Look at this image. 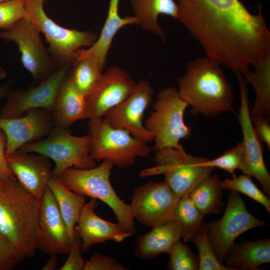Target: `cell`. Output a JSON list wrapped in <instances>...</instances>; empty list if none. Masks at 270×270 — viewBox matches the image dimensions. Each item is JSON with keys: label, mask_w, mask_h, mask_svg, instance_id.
<instances>
[{"label": "cell", "mask_w": 270, "mask_h": 270, "mask_svg": "<svg viewBox=\"0 0 270 270\" xmlns=\"http://www.w3.org/2000/svg\"><path fill=\"white\" fill-rule=\"evenodd\" d=\"M178 84L180 97L192 108L190 114L216 117L226 111L234 112L232 88L221 65L210 58L189 62Z\"/></svg>", "instance_id": "cell-1"}, {"label": "cell", "mask_w": 270, "mask_h": 270, "mask_svg": "<svg viewBox=\"0 0 270 270\" xmlns=\"http://www.w3.org/2000/svg\"><path fill=\"white\" fill-rule=\"evenodd\" d=\"M38 200L15 177L0 178V232L25 258L34 255Z\"/></svg>", "instance_id": "cell-2"}, {"label": "cell", "mask_w": 270, "mask_h": 270, "mask_svg": "<svg viewBox=\"0 0 270 270\" xmlns=\"http://www.w3.org/2000/svg\"><path fill=\"white\" fill-rule=\"evenodd\" d=\"M111 161L104 160L98 166L88 169L70 168L60 178L70 190L82 196L98 199L114 212L118 225L132 236L136 234L134 217L130 204L117 195L110 182Z\"/></svg>", "instance_id": "cell-3"}, {"label": "cell", "mask_w": 270, "mask_h": 270, "mask_svg": "<svg viewBox=\"0 0 270 270\" xmlns=\"http://www.w3.org/2000/svg\"><path fill=\"white\" fill-rule=\"evenodd\" d=\"M208 159L188 154L180 145L155 151L156 166L142 170V178L162 174L164 182L178 197L188 196L200 182L210 176L214 168L208 166Z\"/></svg>", "instance_id": "cell-4"}, {"label": "cell", "mask_w": 270, "mask_h": 270, "mask_svg": "<svg viewBox=\"0 0 270 270\" xmlns=\"http://www.w3.org/2000/svg\"><path fill=\"white\" fill-rule=\"evenodd\" d=\"M90 155L96 160H108L125 169L138 157L149 155L152 148L128 131L112 126L104 118H90L88 122Z\"/></svg>", "instance_id": "cell-5"}, {"label": "cell", "mask_w": 270, "mask_h": 270, "mask_svg": "<svg viewBox=\"0 0 270 270\" xmlns=\"http://www.w3.org/2000/svg\"><path fill=\"white\" fill-rule=\"evenodd\" d=\"M18 150L37 153L52 160L55 167L52 176L59 178L68 168L88 169L96 166L90 153L89 136H74L59 126H54L46 138L24 144Z\"/></svg>", "instance_id": "cell-6"}, {"label": "cell", "mask_w": 270, "mask_h": 270, "mask_svg": "<svg viewBox=\"0 0 270 270\" xmlns=\"http://www.w3.org/2000/svg\"><path fill=\"white\" fill-rule=\"evenodd\" d=\"M188 104L180 96L178 88L161 90L153 104L154 110L146 119L144 127L154 136V151L180 146V141L188 138L192 128L184 121Z\"/></svg>", "instance_id": "cell-7"}, {"label": "cell", "mask_w": 270, "mask_h": 270, "mask_svg": "<svg viewBox=\"0 0 270 270\" xmlns=\"http://www.w3.org/2000/svg\"><path fill=\"white\" fill-rule=\"evenodd\" d=\"M46 0H25V18L31 22L44 35L49 52L59 67L71 62L75 52L82 47H90L98 35L91 31L64 28L58 24L44 12Z\"/></svg>", "instance_id": "cell-8"}, {"label": "cell", "mask_w": 270, "mask_h": 270, "mask_svg": "<svg viewBox=\"0 0 270 270\" xmlns=\"http://www.w3.org/2000/svg\"><path fill=\"white\" fill-rule=\"evenodd\" d=\"M40 32L26 18L11 28L0 32V38L18 46L24 68L31 74L35 84L44 80L60 68L50 55L40 36Z\"/></svg>", "instance_id": "cell-9"}, {"label": "cell", "mask_w": 270, "mask_h": 270, "mask_svg": "<svg viewBox=\"0 0 270 270\" xmlns=\"http://www.w3.org/2000/svg\"><path fill=\"white\" fill-rule=\"evenodd\" d=\"M265 224L248 211L238 192L231 190L222 218L207 224L210 240L218 260L222 263L225 260L230 248L238 236Z\"/></svg>", "instance_id": "cell-10"}, {"label": "cell", "mask_w": 270, "mask_h": 270, "mask_svg": "<svg viewBox=\"0 0 270 270\" xmlns=\"http://www.w3.org/2000/svg\"><path fill=\"white\" fill-rule=\"evenodd\" d=\"M36 246L50 256L68 254L71 240L57 202L48 186L38 201Z\"/></svg>", "instance_id": "cell-11"}, {"label": "cell", "mask_w": 270, "mask_h": 270, "mask_svg": "<svg viewBox=\"0 0 270 270\" xmlns=\"http://www.w3.org/2000/svg\"><path fill=\"white\" fill-rule=\"evenodd\" d=\"M164 182H148L136 188L130 204L134 219L154 228L172 221L180 199Z\"/></svg>", "instance_id": "cell-12"}, {"label": "cell", "mask_w": 270, "mask_h": 270, "mask_svg": "<svg viewBox=\"0 0 270 270\" xmlns=\"http://www.w3.org/2000/svg\"><path fill=\"white\" fill-rule=\"evenodd\" d=\"M72 62L60 67L49 78L26 90H10L0 117L12 118L20 117L28 111L44 108L50 111L58 89L67 76Z\"/></svg>", "instance_id": "cell-13"}, {"label": "cell", "mask_w": 270, "mask_h": 270, "mask_svg": "<svg viewBox=\"0 0 270 270\" xmlns=\"http://www.w3.org/2000/svg\"><path fill=\"white\" fill-rule=\"evenodd\" d=\"M240 92V105L238 114L243 136L244 158L240 169L244 174L256 178L264 192L270 196V174L265 164L262 142L256 136L250 114L247 81L241 74L236 75Z\"/></svg>", "instance_id": "cell-14"}, {"label": "cell", "mask_w": 270, "mask_h": 270, "mask_svg": "<svg viewBox=\"0 0 270 270\" xmlns=\"http://www.w3.org/2000/svg\"><path fill=\"white\" fill-rule=\"evenodd\" d=\"M154 90L148 82L136 83L128 97L110 110L104 118L112 126L128 131L133 136L146 143L154 140L153 134L142 124L146 109L152 100Z\"/></svg>", "instance_id": "cell-15"}, {"label": "cell", "mask_w": 270, "mask_h": 270, "mask_svg": "<svg viewBox=\"0 0 270 270\" xmlns=\"http://www.w3.org/2000/svg\"><path fill=\"white\" fill-rule=\"evenodd\" d=\"M136 84L124 70L118 66L110 67L86 96L88 118H104L128 97Z\"/></svg>", "instance_id": "cell-16"}, {"label": "cell", "mask_w": 270, "mask_h": 270, "mask_svg": "<svg viewBox=\"0 0 270 270\" xmlns=\"http://www.w3.org/2000/svg\"><path fill=\"white\" fill-rule=\"evenodd\" d=\"M54 126L50 112L44 108L30 110L16 118L0 117V128L6 138V157L24 144L43 139Z\"/></svg>", "instance_id": "cell-17"}, {"label": "cell", "mask_w": 270, "mask_h": 270, "mask_svg": "<svg viewBox=\"0 0 270 270\" xmlns=\"http://www.w3.org/2000/svg\"><path fill=\"white\" fill-rule=\"evenodd\" d=\"M15 178L28 193L39 200L43 196L52 170L49 158L16 150L6 157Z\"/></svg>", "instance_id": "cell-18"}, {"label": "cell", "mask_w": 270, "mask_h": 270, "mask_svg": "<svg viewBox=\"0 0 270 270\" xmlns=\"http://www.w3.org/2000/svg\"><path fill=\"white\" fill-rule=\"evenodd\" d=\"M98 206L96 199L91 198L85 203L80 212L75 230L81 240L82 252L92 246L108 240L120 242L132 235L117 224L106 221L95 212Z\"/></svg>", "instance_id": "cell-19"}, {"label": "cell", "mask_w": 270, "mask_h": 270, "mask_svg": "<svg viewBox=\"0 0 270 270\" xmlns=\"http://www.w3.org/2000/svg\"><path fill=\"white\" fill-rule=\"evenodd\" d=\"M50 112L55 126L66 128L78 120L88 118L86 98L75 86L68 73L58 89Z\"/></svg>", "instance_id": "cell-20"}, {"label": "cell", "mask_w": 270, "mask_h": 270, "mask_svg": "<svg viewBox=\"0 0 270 270\" xmlns=\"http://www.w3.org/2000/svg\"><path fill=\"white\" fill-rule=\"evenodd\" d=\"M120 0H110L107 16L97 40L88 48L78 50L75 55L93 58L104 68L112 40L119 30L126 26L139 24L138 20L134 16L124 18L120 16Z\"/></svg>", "instance_id": "cell-21"}, {"label": "cell", "mask_w": 270, "mask_h": 270, "mask_svg": "<svg viewBox=\"0 0 270 270\" xmlns=\"http://www.w3.org/2000/svg\"><path fill=\"white\" fill-rule=\"evenodd\" d=\"M182 238V228L174 221L152 228L148 233L138 237L134 255L142 260H150L158 254H168Z\"/></svg>", "instance_id": "cell-22"}, {"label": "cell", "mask_w": 270, "mask_h": 270, "mask_svg": "<svg viewBox=\"0 0 270 270\" xmlns=\"http://www.w3.org/2000/svg\"><path fill=\"white\" fill-rule=\"evenodd\" d=\"M225 260L226 266L231 270H258L260 266L270 262V240L263 238L250 242L242 240L238 243L234 242Z\"/></svg>", "instance_id": "cell-23"}, {"label": "cell", "mask_w": 270, "mask_h": 270, "mask_svg": "<svg viewBox=\"0 0 270 270\" xmlns=\"http://www.w3.org/2000/svg\"><path fill=\"white\" fill-rule=\"evenodd\" d=\"M130 2L139 25L144 30L164 40L165 34L158 19L162 14L178 20L176 2L174 0H130Z\"/></svg>", "instance_id": "cell-24"}, {"label": "cell", "mask_w": 270, "mask_h": 270, "mask_svg": "<svg viewBox=\"0 0 270 270\" xmlns=\"http://www.w3.org/2000/svg\"><path fill=\"white\" fill-rule=\"evenodd\" d=\"M48 186L57 202L72 241L74 236L76 226L85 204L84 196L70 190L60 178L52 176L48 182Z\"/></svg>", "instance_id": "cell-25"}, {"label": "cell", "mask_w": 270, "mask_h": 270, "mask_svg": "<svg viewBox=\"0 0 270 270\" xmlns=\"http://www.w3.org/2000/svg\"><path fill=\"white\" fill-rule=\"evenodd\" d=\"M247 79L254 87L256 98L253 108L250 110L251 120L258 118L270 117V55L254 66Z\"/></svg>", "instance_id": "cell-26"}, {"label": "cell", "mask_w": 270, "mask_h": 270, "mask_svg": "<svg viewBox=\"0 0 270 270\" xmlns=\"http://www.w3.org/2000/svg\"><path fill=\"white\" fill-rule=\"evenodd\" d=\"M222 180L218 174L206 178L188 195L203 216L218 214L224 205Z\"/></svg>", "instance_id": "cell-27"}, {"label": "cell", "mask_w": 270, "mask_h": 270, "mask_svg": "<svg viewBox=\"0 0 270 270\" xmlns=\"http://www.w3.org/2000/svg\"><path fill=\"white\" fill-rule=\"evenodd\" d=\"M103 69L93 58L74 56L68 74L75 86L86 96L102 76Z\"/></svg>", "instance_id": "cell-28"}, {"label": "cell", "mask_w": 270, "mask_h": 270, "mask_svg": "<svg viewBox=\"0 0 270 270\" xmlns=\"http://www.w3.org/2000/svg\"><path fill=\"white\" fill-rule=\"evenodd\" d=\"M204 218L188 195L180 198L173 210L172 220L180 226L182 238L184 242H188L192 241L194 235L204 224Z\"/></svg>", "instance_id": "cell-29"}, {"label": "cell", "mask_w": 270, "mask_h": 270, "mask_svg": "<svg viewBox=\"0 0 270 270\" xmlns=\"http://www.w3.org/2000/svg\"><path fill=\"white\" fill-rule=\"evenodd\" d=\"M198 250V270H231L217 258L212 248L204 224L196 233L192 240Z\"/></svg>", "instance_id": "cell-30"}, {"label": "cell", "mask_w": 270, "mask_h": 270, "mask_svg": "<svg viewBox=\"0 0 270 270\" xmlns=\"http://www.w3.org/2000/svg\"><path fill=\"white\" fill-rule=\"evenodd\" d=\"M251 176L240 174L233 176L232 179L222 181L223 189H228L242 193L264 206L270 212V199L262 192L252 180Z\"/></svg>", "instance_id": "cell-31"}, {"label": "cell", "mask_w": 270, "mask_h": 270, "mask_svg": "<svg viewBox=\"0 0 270 270\" xmlns=\"http://www.w3.org/2000/svg\"><path fill=\"white\" fill-rule=\"evenodd\" d=\"M170 262L168 268L171 270H198V256L186 244L180 240L176 242L168 254Z\"/></svg>", "instance_id": "cell-32"}, {"label": "cell", "mask_w": 270, "mask_h": 270, "mask_svg": "<svg viewBox=\"0 0 270 270\" xmlns=\"http://www.w3.org/2000/svg\"><path fill=\"white\" fill-rule=\"evenodd\" d=\"M243 144L241 142L234 147L230 148L217 158L208 160L206 164L213 168H218L230 173L232 177L236 176L234 171L240 170L244 161Z\"/></svg>", "instance_id": "cell-33"}, {"label": "cell", "mask_w": 270, "mask_h": 270, "mask_svg": "<svg viewBox=\"0 0 270 270\" xmlns=\"http://www.w3.org/2000/svg\"><path fill=\"white\" fill-rule=\"evenodd\" d=\"M25 0H8L0 2V29L11 28L25 18Z\"/></svg>", "instance_id": "cell-34"}, {"label": "cell", "mask_w": 270, "mask_h": 270, "mask_svg": "<svg viewBox=\"0 0 270 270\" xmlns=\"http://www.w3.org/2000/svg\"><path fill=\"white\" fill-rule=\"evenodd\" d=\"M24 258L22 253L0 232V270H12Z\"/></svg>", "instance_id": "cell-35"}, {"label": "cell", "mask_w": 270, "mask_h": 270, "mask_svg": "<svg viewBox=\"0 0 270 270\" xmlns=\"http://www.w3.org/2000/svg\"><path fill=\"white\" fill-rule=\"evenodd\" d=\"M80 238L75 230L74 237L71 242L68 256L60 270H84L86 260L82 255Z\"/></svg>", "instance_id": "cell-36"}, {"label": "cell", "mask_w": 270, "mask_h": 270, "mask_svg": "<svg viewBox=\"0 0 270 270\" xmlns=\"http://www.w3.org/2000/svg\"><path fill=\"white\" fill-rule=\"evenodd\" d=\"M112 257L96 253L86 261L84 270H126Z\"/></svg>", "instance_id": "cell-37"}, {"label": "cell", "mask_w": 270, "mask_h": 270, "mask_svg": "<svg viewBox=\"0 0 270 270\" xmlns=\"http://www.w3.org/2000/svg\"><path fill=\"white\" fill-rule=\"evenodd\" d=\"M270 118H258L252 120L254 132L262 143H264L267 150H270Z\"/></svg>", "instance_id": "cell-38"}, {"label": "cell", "mask_w": 270, "mask_h": 270, "mask_svg": "<svg viewBox=\"0 0 270 270\" xmlns=\"http://www.w3.org/2000/svg\"><path fill=\"white\" fill-rule=\"evenodd\" d=\"M6 138L4 132L0 128V178L15 177L7 164L6 156Z\"/></svg>", "instance_id": "cell-39"}, {"label": "cell", "mask_w": 270, "mask_h": 270, "mask_svg": "<svg viewBox=\"0 0 270 270\" xmlns=\"http://www.w3.org/2000/svg\"><path fill=\"white\" fill-rule=\"evenodd\" d=\"M14 82V79H12L0 86V100L7 96L11 90V86Z\"/></svg>", "instance_id": "cell-40"}, {"label": "cell", "mask_w": 270, "mask_h": 270, "mask_svg": "<svg viewBox=\"0 0 270 270\" xmlns=\"http://www.w3.org/2000/svg\"><path fill=\"white\" fill-rule=\"evenodd\" d=\"M57 267L56 256H50V258L42 268V270H55Z\"/></svg>", "instance_id": "cell-41"}, {"label": "cell", "mask_w": 270, "mask_h": 270, "mask_svg": "<svg viewBox=\"0 0 270 270\" xmlns=\"http://www.w3.org/2000/svg\"><path fill=\"white\" fill-rule=\"evenodd\" d=\"M6 76V72L3 68L0 69V80L4 78Z\"/></svg>", "instance_id": "cell-42"}, {"label": "cell", "mask_w": 270, "mask_h": 270, "mask_svg": "<svg viewBox=\"0 0 270 270\" xmlns=\"http://www.w3.org/2000/svg\"><path fill=\"white\" fill-rule=\"evenodd\" d=\"M6 0H0V2H4V1H6Z\"/></svg>", "instance_id": "cell-43"}, {"label": "cell", "mask_w": 270, "mask_h": 270, "mask_svg": "<svg viewBox=\"0 0 270 270\" xmlns=\"http://www.w3.org/2000/svg\"><path fill=\"white\" fill-rule=\"evenodd\" d=\"M2 68L0 67V69H2Z\"/></svg>", "instance_id": "cell-44"}]
</instances>
